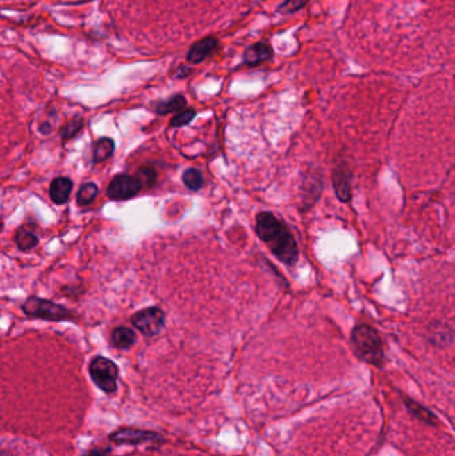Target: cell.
I'll use <instances>...</instances> for the list:
<instances>
[{"label":"cell","instance_id":"1","mask_svg":"<svg viewBox=\"0 0 455 456\" xmlns=\"http://www.w3.org/2000/svg\"><path fill=\"white\" fill-rule=\"evenodd\" d=\"M256 234L267 244L274 256L286 266L297 264L299 250L295 237L287 228L282 220L271 212H260L256 215Z\"/></svg>","mask_w":455,"mask_h":456},{"label":"cell","instance_id":"2","mask_svg":"<svg viewBox=\"0 0 455 456\" xmlns=\"http://www.w3.org/2000/svg\"><path fill=\"white\" fill-rule=\"evenodd\" d=\"M351 346L358 359L375 367H382L385 360L379 334L367 324L355 326L351 332Z\"/></svg>","mask_w":455,"mask_h":456},{"label":"cell","instance_id":"3","mask_svg":"<svg viewBox=\"0 0 455 456\" xmlns=\"http://www.w3.org/2000/svg\"><path fill=\"white\" fill-rule=\"evenodd\" d=\"M88 371L94 383L106 394H114L118 389V367L113 360L98 356L90 363Z\"/></svg>","mask_w":455,"mask_h":456},{"label":"cell","instance_id":"4","mask_svg":"<svg viewBox=\"0 0 455 456\" xmlns=\"http://www.w3.org/2000/svg\"><path fill=\"white\" fill-rule=\"evenodd\" d=\"M23 311L26 315L44 321H62L72 319V314L63 305L52 303L50 301L33 296L23 304Z\"/></svg>","mask_w":455,"mask_h":456},{"label":"cell","instance_id":"5","mask_svg":"<svg viewBox=\"0 0 455 456\" xmlns=\"http://www.w3.org/2000/svg\"><path fill=\"white\" fill-rule=\"evenodd\" d=\"M165 312L158 307H149L138 311L133 316V324L146 337H154L160 332L165 326Z\"/></svg>","mask_w":455,"mask_h":456},{"label":"cell","instance_id":"6","mask_svg":"<svg viewBox=\"0 0 455 456\" xmlns=\"http://www.w3.org/2000/svg\"><path fill=\"white\" fill-rule=\"evenodd\" d=\"M142 188L143 186L136 176L123 174L113 179L107 189V195L113 201H127L134 198Z\"/></svg>","mask_w":455,"mask_h":456},{"label":"cell","instance_id":"7","mask_svg":"<svg viewBox=\"0 0 455 456\" xmlns=\"http://www.w3.org/2000/svg\"><path fill=\"white\" fill-rule=\"evenodd\" d=\"M110 440L115 444H130V446H139L146 443H163V438L159 434L151 431L138 430V428H119L118 431L110 435Z\"/></svg>","mask_w":455,"mask_h":456},{"label":"cell","instance_id":"8","mask_svg":"<svg viewBox=\"0 0 455 456\" xmlns=\"http://www.w3.org/2000/svg\"><path fill=\"white\" fill-rule=\"evenodd\" d=\"M351 175L350 169L343 163L337 164L336 169L333 171V187L336 191L338 199L340 202H350L351 199Z\"/></svg>","mask_w":455,"mask_h":456},{"label":"cell","instance_id":"9","mask_svg":"<svg viewBox=\"0 0 455 456\" xmlns=\"http://www.w3.org/2000/svg\"><path fill=\"white\" fill-rule=\"evenodd\" d=\"M220 42L214 36L203 37L199 42H197L187 53V62L190 65H199L202 63L206 58H208L214 51L218 49Z\"/></svg>","mask_w":455,"mask_h":456},{"label":"cell","instance_id":"10","mask_svg":"<svg viewBox=\"0 0 455 456\" xmlns=\"http://www.w3.org/2000/svg\"><path fill=\"white\" fill-rule=\"evenodd\" d=\"M274 52L267 42H256L247 47L243 53V63L249 67H256L270 60Z\"/></svg>","mask_w":455,"mask_h":456},{"label":"cell","instance_id":"11","mask_svg":"<svg viewBox=\"0 0 455 456\" xmlns=\"http://www.w3.org/2000/svg\"><path fill=\"white\" fill-rule=\"evenodd\" d=\"M72 191V182L68 178H56L50 187V196L52 202L63 204L68 201Z\"/></svg>","mask_w":455,"mask_h":456},{"label":"cell","instance_id":"12","mask_svg":"<svg viewBox=\"0 0 455 456\" xmlns=\"http://www.w3.org/2000/svg\"><path fill=\"white\" fill-rule=\"evenodd\" d=\"M111 341L117 348H120V350L130 348L136 341L135 332L129 327H118L114 330V332L111 335Z\"/></svg>","mask_w":455,"mask_h":456},{"label":"cell","instance_id":"13","mask_svg":"<svg viewBox=\"0 0 455 456\" xmlns=\"http://www.w3.org/2000/svg\"><path fill=\"white\" fill-rule=\"evenodd\" d=\"M185 107V98L182 95H175L172 98H169L167 101H158L154 104V110L155 112L160 114V115H167L171 112H176L181 111Z\"/></svg>","mask_w":455,"mask_h":456},{"label":"cell","instance_id":"14","mask_svg":"<svg viewBox=\"0 0 455 456\" xmlns=\"http://www.w3.org/2000/svg\"><path fill=\"white\" fill-rule=\"evenodd\" d=\"M114 150H115L114 140L108 137H101L94 146V162L101 163L103 160H106L113 155Z\"/></svg>","mask_w":455,"mask_h":456},{"label":"cell","instance_id":"15","mask_svg":"<svg viewBox=\"0 0 455 456\" xmlns=\"http://www.w3.org/2000/svg\"><path fill=\"white\" fill-rule=\"evenodd\" d=\"M406 407H407V409L415 418L421 419L422 422L429 423V424H436V423L438 422L437 418H436V415L433 412H430L429 409H426L424 407H422L421 405H418V403H415L413 400L406 399Z\"/></svg>","mask_w":455,"mask_h":456},{"label":"cell","instance_id":"16","mask_svg":"<svg viewBox=\"0 0 455 456\" xmlns=\"http://www.w3.org/2000/svg\"><path fill=\"white\" fill-rule=\"evenodd\" d=\"M183 183L185 186L191 189V191H198L203 187L204 183V178H203L202 172L197 169H185L183 172Z\"/></svg>","mask_w":455,"mask_h":456},{"label":"cell","instance_id":"17","mask_svg":"<svg viewBox=\"0 0 455 456\" xmlns=\"http://www.w3.org/2000/svg\"><path fill=\"white\" fill-rule=\"evenodd\" d=\"M17 244L22 251H28L36 247L38 237H35L33 233L22 228L17 234Z\"/></svg>","mask_w":455,"mask_h":456},{"label":"cell","instance_id":"18","mask_svg":"<svg viewBox=\"0 0 455 456\" xmlns=\"http://www.w3.org/2000/svg\"><path fill=\"white\" fill-rule=\"evenodd\" d=\"M98 195V187L94 183H87L81 187L78 192V203L79 205H87L92 202Z\"/></svg>","mask_w":455,"mask_h":456},{"label":"cell","instance_id":"19","mask_svg":"<svg viewBox=\"0 0 455 456\" xmlns=\"http://www.w3.org/2000/svg\"><path fill=\"white\" fill-rule=\"evenodd\" d=\"M197 117V112L192 110V108H190V110H185V111H181V112H178L174 118H172V120H171V126L172 127H183V126H185V124H188L192 119L195 118Z\"/></svg>","mask_w":455,"mask_h":456},{"label":"cell","instance_id":"20","mask_svg":"<svg viewBox=\"0 0 455 456\" xmlns=\"http://www.w3.org/2000/svg\"><path fill=\"white\" fill-rule=\"evenodd\" d=\"M83 127V121L81 119H75V120H71L69 123H67L63 130H62V137L63 140H68L71 137L76 135Z\"/></svg>","mask_w":455,"mask_h":456},{"label":"cell","instance_id":"21","mask_svg":"<svg viewBox=\"0 0 455 456\" xmlns=\"http://www.w3.org/2000/svg\"><path fill=\"white\" fill-rule=\"evenodd\" d=\"M310 0H285L279 7V12H285V14H292L295 11H299L301 8H304V6L308 3Z\"/></svg>","mask_w":455,"mask_h":456},{"label":"cell","instance_id":"22","mask_svg":"<svg viewBox=\"0 0 455 456\" xmlns=\"http://www.w3.org/2000/svg\"><path fill=\"white\" fill-rule=\"evenodd\" d=\"M136 178L140 180L142 186L151 187L156 180V172L151 167H144V169H139V174Z\"/></svg>","mask_w":455,"mask_h":456},{"label":"cell","instance_id":"23","mask_svg":"<svg viewBox=\"0 0 455 456\" xmlns=\"http://www.w3.org/2000/svg\"><path fill=\"white\" fill-rule=\"evenodd\" d=\"M190 72H191V68L183 66V67H181L176 71V76L178 78H185V76L190 75Z\"/></svg>","mask_w":455,"mask_h":456},{"label":"cell","instance_id":"24","mask_svg":"<svg viewBox=\"0 0 455 456\" xmlns=\"http://www.w3.org/2000/svg\"><path fill=\"white\" fill-rule=\"evenodd\" d=\"M107 453H110V450H108V451H97L95 454H92V455L90 456H104Z\"/></svg>","mask_w":455,"mask_h":456},{"label":"cell","instance_id":"25","mask_svg":"<svg viewBox=\"0 0 455 456\" xmlns=\"http://www.w3.org/2000/svg\"><path fill=\"white\" fill-rule=\"evenodd\" d=\"M0 456H14V455H13L11 453H8V451H3V450H1V451H0Z\"/></svg>","mask_w":455,"mask_h":456},{"label":"cell","instance_id":"26","mask_svg":"<svg viewBox=\"0 0 455 456\" xmlns=\"http://www.w3.org/2000/svg\"><path fill=\"white\" fill-rule=\"evenodd\" d=\"M0 231H1V223H0Z\"/></svg>","mask_w":455,"mask_h":456}]
</instances>
